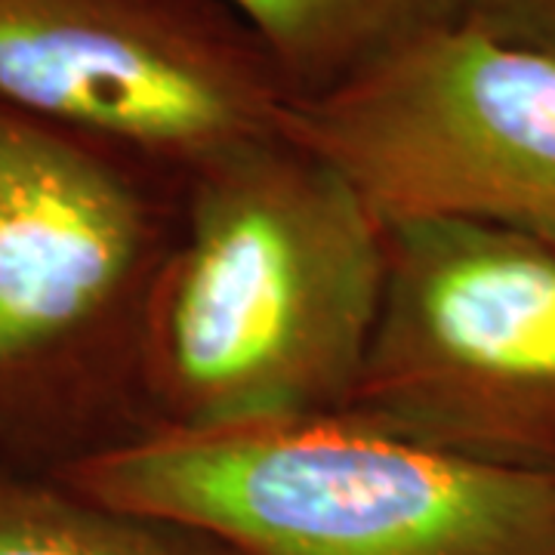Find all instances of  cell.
Returning <instances> with one entry per match:
<instances>
[{"instance_id":"1","label":"cell","mask_w":555,"mask_h":555,"mask_svg":"<svg viewBox=\"0 0 555 555\" xmlns=\"http://www.w3.org/2000/svg\"><path fill=\"white\" fill-rule=\"evenodd\" d=\"M383 287V219L284 133L201 170L182 189L149 318L155 429L343 414Z\"/></svg>"},{"instance_id":"2","label":"cell","mask_w":555,"mask_h":555,"mask_svg":"<svg viewBox=\"0 0 555 555\" xmlns=\"http://www.w3.org/2000/svg\"><path fill=\"white\" fill-rule=\"evenodd\" d=\"M182 189L0 102V463L62 473L155 429L152 299Z\"/></svg>"},{"instance_id":"3","label":"cell","mask_w":555,"mask_h":555,"mask_svg":"<svg viewBox=\"0 0 555 555\" xmlns=\"http://www.w3.org/2000/svg\"><path fill=\"white\" fill-rule=\"evenodd\" d=\"M53 476L235 555H555V476L433 451L343 414L155 429Z\"/></svg>"},{"instance_id":"4","label":"cell","mask_w":555,"mask_h":555,"mask_svg":"<svg viewBox=\"0 0 555 555\" xmlns=\"http://www.w3.org/2000/svg\"><path fill=\"white\" fill-rule=\"evenodd\" d=\"M343 416L555 476V241L454 219L386 225V287Z\"/></svg>"},{"instance_id":"5","label":"cell","mask_w":555,"mask_h":555,"mask_svg":"<svg viewBox=\"0 0 555 555\" xmlns=\"http://www.w3.org/2000/svg\"><path fill=\"white\" fill-rule=\"evenodd\" d=\"M281 133L383 225L454 219L555 241V60L469 22L291 102Z\"/></svg>"},{"instance_id":"6","label":"cell","mask_w":555,"mask_h":555,"mask_svg":"<svg viewBox=\"0 0 555 555\" xmlns=\"http://www.w3.org/2000/svg\"><path fill=\"white\" fill-rule=\"evenodd\" d=\"M0 102L185 189L294 100L222 0H0Z\"/></svg>"},{"instance_id":"7","label":"cell","mask_w":555,"mask_h":555,"mask_svg":"<svg viewBox=\"0 0 555 555\" xmlns=\"http://www.w3.org/2000/svg\"><path fill=\"white\" fill-rule=\"evenodd\" d=\"M266 47L291 100H315L411 40L469 22L476 0H222Z\"/></svg>"},{"instance_id":"8","label":"cell","mask_w":555,"mask_h":555,"mask_svg":"<svg viewBox=\"0 0 555 555\" xmlns=\"http://www.w3.org/2000/svg\"><path fill=\"white\" fill-rule=\"evenodd\" d=\"M0 555H235L167 518L80 494L53 473L0 463Z\"/></svg>"},{"instance_id":"9","label":"cell","mask_w":555,"mask_h":555,"mask_svg":"<svg viewBox=\"0 0 555 555\" xmlns=\"http://www.w3.org/2000/svg\"><path fill=\"white\" fill-rule=\"evenodd\" d=\"M469 25L555 60V0H476Z\"/></svg>"}]
</instances>
